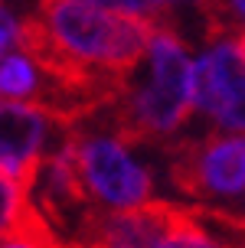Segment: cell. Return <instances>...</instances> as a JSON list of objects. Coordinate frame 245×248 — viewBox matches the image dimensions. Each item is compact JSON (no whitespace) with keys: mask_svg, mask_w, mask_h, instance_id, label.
Listing matches in <instances>:
<instances>
[{"mask_svg":"<svg viewBox=\"0 0 245 248\" xmlns=\"http://www.w3.org/2000/svg\"><path fill=\"white\" fill-rule=\"evenodd\" d=\"M79 3H88V7H98V10H111V13H124V16H137V20H147L150 26H177L170 3H163V0H79Z\"/></svg>","mask_w":245,"mask_h":248,"instance_id":"cell-9","label":"cell"},{"mask_svg":"<svg viewBox=\"0 0 245 248\" xmlns=\"http://www.w3.org/2000/svg\"><path fill=\"white\" fill-rule=\"evenodd\" d=\"M69 134H72L79 173L85 180V189L95 199V206L124 212L154 199V180L141 163L131 160L124 144H118L111 134L88 131L85 124L69 127Z\"/></svg>","mask_w":245,"mask_h":248,"instance_id":"cell-4","label":"cell"},{"mask_svg":"<svg viewBox=\"0 0 245 248\" xmlns=\"http://www.w3.org/2000/svg\"><path fill=\"white\" fill-rule=\"evenodd\" d=\"M167 173L196 202L235 199L245 193V134L212 131L196 140H177L167 147Z\"/></svg>","mask_w":245,"mask_h":248,"instance_id":"cell-3","label":"cell"},{"mask_svg":"<svg viewBox=\"0 0 245 248\" xmlns=\"http://www.w3.org/2000/svg\"><path fill=\"white\" fill-rule=\"evenodd\" d=\"M150 248H232V242H222L212 232H206V225L193 216L190 206L173 202L167 229L160 232V238Z\"/></svg>","mask_w":245,"mask_h":248,"instance_id":"cell-7","label":"cell"},{"mask_svg":"<svg viewBox=\"0 0 245 248\" xmlns=\"http://www.w3.org/2000/svg\"><path fill=\"white\" fill-rule=\"evenodd\" d=\"M163 3H173V0H163ZM180 3H196V7H206L209 0H180Z\"/></svg>","mask_w":245,"mask_h":248,"instance_id":"cell-14","label":"cell"},{"mask_svg":"<svg viewBox=\"0 0 245 248\" xmlns=\"http://www.w3.org/2000/svg\"><path fill=\"white\" fill-rule=\"evenodd\" d=\"M65 248H82V245H75V242H69V245H65Z\"/></svg>","mask_w":245,"mask_h":248,"instance_id":"cell-15","label":"cell"},{"mask_svg":"<svg viewBox=\"0 0 245 248\" xmlns=\"http://www.w3.org/2000/svg\"><path fill=\"white\" fill-rule=\"evenodd\" d=\"M199 10L206 16V36L212 43H219L232 30L245 26V0H209Z\"/></svg>","mask_w":245,"mask_h":248,"instance_id":"cell-10","label":"cell"},{"mask_svg":"<svg viewBox=\"0 0 245 248\" xmlns=\"http://www.w3.org/2000/svg\"><path fill=\"white\" fill-rule=\"evenodd\" d=\"M232 248H245V245H232Z\"/></svg>","mask_w":245,"mask_h":248,"instance_id":"cell-16","label":"cell"},{"mask_svg":"<svg viewBox=\"0 0 245 248\" xmlns=\"http://www.w3.org/2000/svg\"><path fill=\"white\" fill-rule=\"evenodd\" d=\"M52 131H59V124L43 108L26 101H0V167L33 189Z\"/></svg>","mask_w":245,"mask_h":248,"instance_id":"cell-6","label":"cell"},{"mask_svg":"<svg viewBox=\"0 0 245 248\" xmlns=\"http://www.w3.org/2000/svg\"><path fill=\"white\" fill-rule=\"evenodd\" d=\"M33 16L69 59L114 82H128L137 72L157 30L147 20L98 10L79 0H36Z\"/></svg>","mask_w":245,"mask_h":248,"instance_id":"cell-2","label":"cell"},{"mask_svg":"<svg viewBox=\"0 0 245 248\" xmlns=\"http://www.w3.org/2000/svg\"><path fill=\"white\" fill-rule=\"evenodd\" d=\"M0 248H36V245H30V242H23V238H3Z\"/></svg>","mask_w":245,"mask_h":248,"instance_id":"cell-13","label":"cell"},{"mask_svg":"<svg viewBox=\"0 0 245 248\" xmlns=\"http://www.w3.org/2000/svg\"><path fill=\"white\" fill-rule=\"evenodd\" d=\"M193 108L216 118L219 131H245V62L232 39L212 43L193 62Z\"/></svg>","mask_w":245,"mask_h":248,"instance_id":"cell-5","label":"cell"},{"mask_svg":"<svg viewBox=\"0 0 245 248\" xmlns=\"http://www.w3.org/2000/svg\"><path fill=\"white\" fill-rule=\"evenodd\" d=\"M150 75L137 85L134 75L128 78L121 95L108 108V134L124 144H157L180 127L193 111V62L177 26H157L150 46Z\"/></svg>","mask_w":245,"mask_h":248,"instance_id":"cell-1","label":"cell"},{"mask_svg":"<svg viewBox=\"0 0 245 248\" xmlns=\"http://www.w3.org/2000/svg\"><path fill=\"white\" fill-rule=\"evenodd\" d=\"M39 78L36 65L26 59L23 52H7L0 56V95L10 101H26L33 105V98L39 95Z\"/></svg>","mask_w":245,"mask_h":248,"instance_id":"cell-8","label":"cell"},{"mask_svg":"<svg viewBox=\"0 0 245 248\" xmlns=\"http://www.w3.org/2000/svg\"><path fill=\"white\" fill-rule=\"evenodd\" d=\"M232 46H235V52H239V59L245 62V30H235V36H232Z\"/></svg>","mask_w":245,"mask_h":248,"instance_id":"cell-12","label":"cell"},{"mask_svg":"<svg viewBox=\"0 0 245 248\" xmlns=\"http://www.w3.org/2000/svg\"><path fill=\"white\" fill-rule=\"evenodd\" d=\"M16 36H20V20L10 13V7L0 0V56L16 49Z\"/></svg>","mask_w":245,"mask_h":248,"instance_id":"cell-11","label":"cell"}]
</instances>
